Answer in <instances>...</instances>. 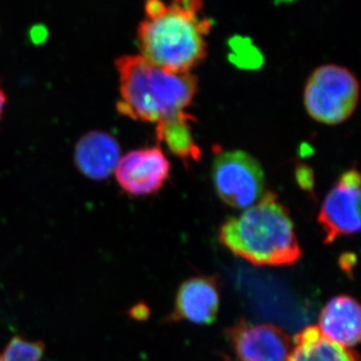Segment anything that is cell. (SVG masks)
Masks as SVG:
<instances>
[{"label":"cell","instance_id":"cell-1","mask_svg":"<svg viewBox=\"0 0 361 361\" xmlns=\"http://www.w3.org/2000/svg\"><path fill=\"white\" fill-rule=\"evenodd\" d=\"M202 6L198 0L147 2L146 20L137 28L142 58L173 73H190L198 66L206 58V37L212 26L202 16Z\"/></svg>","mask_w":361,"mask_h":361},{"label":"cell","instance_id":"cell-2","mask_svg":"<svg viewBox=\"0 0 361 361\" xmlns=\"http://www.w3.org/2000/svg\"><path fill=\"white\" fill-rule=\"evenodd\" d=\"M120 75L122 115L142 122L161 125L188 116L198 80L191 73H173L152 65L141 56L116 59Z\"/></svg>","mask_w":361,"mask_h":361},{"label":"cell","instance_id":"cell-3","mask_svg":"<svg viewBox=\"0 0 361 361\" xmlns=\"http://www.w3.org/2000/svg\"><path fill=\"white\" fill-rule=\"evenodd\" d=\"M221 243L256 266L295 264L302 255L288 209L268 192L220 228Z\"/></svg>","mask_w":361,"mask_h":361},{"label":"cell","instance_id":"cell-4","mask_svg":"<svg viewBox=\"0 0 361 361\" xmlns=\"http://www.w3.org/2000/svg\"><path fill=\"white\" fill-rule=\"evenodd\" d=\"M360 85L343 66H319L308 78L304 104L311 118L325 125H338L353 115L357 106Z\"/></svg>","mask_w":361,"mask_h":361},{"label":"cell","instance_id":"cell-5","mask_svg":"<svg viewBox=\"0 0 361 361\" xmlns=\"http://www.w3.org/2000/svg\"><path fill=\"white\" fill-rule=\"evenodd\" d=\"M212 178L218 196L234 208H249L264 195L262 167L245 152H226L218 156Z\"/></svg>","mask_w":361,"mask_h":361},{"label":"cell","instance_id":"cell-6","mask_svg":"<svg viewBox=\"0 0 361 361\" xmlns=\"http://www.w3.org/2000/svg\"><path fill=\"white\" fill-rule=\"evenodd\" d=\"M360 175L355 169L339 178L323 201L318 223L325 234L324 243L360 229Z\"/></svg>","mask_w":361,"mask_h":361},{"label":"cell","instance_id":"cell-7","mask_svg":"<svg viewBox=\"0 0 361 361\" xmlns=\"http://www.w3.org/2000/svg\"><path fill=\"white\" fill-rule=\"evenodd\" d=\"M234 357L228 361H289L293 342L273 324H253L241 319L226 330Z\"/></svg>","mask_w":361,"mask_h":361},{"label":"cell","instance_id":"cell-8","mask_svg":"<svg viewBox=\"0 0 361 361\" xmlns=\"http://www.w3.org/2000/svg\"><path fill=\"white\" fill-rule=\"evenodd\" d=\"M170 161L159 148L135 149L120 158L116 180L127 193L144 196L156 193L165 184Z\"/></svg>","mask_w":361,"mask_h":361},{"label":"cell","instance_id":"cell-9","mask_svg":"<svg viewBox=\"0 0 361 361\" xmlns=\"http://www.w3.org/2000/svg\"><path fill=\"white\" fill-rule=\"evenodd\" d=\"M219 306L220 290L215 278L193 277L180 285L169 320L211 324L217 318Z\"/></svg>","mask_w":361,"mask_h":361},{"label":"cell","instance_id":"cell-10","mask_svg":"<svg viewBox=\"0 0 361 361\" xmlns=\"http://www.w3.org/2000/svg\"><path fill=\"white\" fill-rule=\"evenodd\" d=\"M317 327L325 338L351 349L360 341V304L350 296L334 297L323 308Z\"/></svg>","mask_w":361,"mask_h":361},{"label":"cell","instance_id":"cell-11","mask_svg":"<svg viewBox=\"0 0 361 361\" xmlns=\"http://www.w3.org/2000/svg\"><path fill=\"white\" fill-rule=\"evenodd\" d=\"M120 152L115 137L103 132H90L78 142L75 161L87 177L104 179L115 172Z\"/></svg>","mask_w":361,"mask_h":361},{"label":"cell","instance_id":"cell-12","mask_svg":"<svg viewBox=\"0 0 361 361\" xmlns=\"http://www.w3.org/2000/svg\"><path fill=\"white\" fill-rule=\"evenodd\" d=\"M292 342L289 361H360L355 351L325 338L315 325L301 330Z\"/></svg>","mask_w":361,"mask_h":361},{"label":"cell","instance_id":"cell-13","mask_svg":"<svg viewBox=\"0 0 361 361\" xmlns=\"http://www.w3.org/2000/svg\"><path fill=\"white\" fill-rule=\"evenodd\" d=\"M192 116H186L184 118H178L157 126V135L161 142H165L169 148L176 155L182 158H191L198 160L200 157V149L196 146L190 130L188 120Z\"/></svg>","mask_w":361,"mask_h":361},{"label":"cell","instance_id":"cell-14","mask_svg":"<svg viewBox=\"0 0 361 361\" xmlns=\"http://www.w3.org/2000/svg\"><path fill=\"white\" fill-rule=\"evenodd\" d=\"M44 343L14 336L0 353V361H42Z\"/></svg>","mask_w":361,"mask_h":361},{"label":"cell","instance_id":"cell-15","mask_svg":"<svg viewBox=\"0 0 361 361\" xmlns=\"http://www.w3.org/2000/svg\"><path fill=\"white\" fill-rule=\"evenodd\" d=\"M6 97L4 94V90L0 87V118H1L2 113H4V106H6Z\"/></svg>","mask_w":361,"mask_h":361}]
</instances>
